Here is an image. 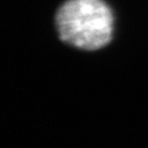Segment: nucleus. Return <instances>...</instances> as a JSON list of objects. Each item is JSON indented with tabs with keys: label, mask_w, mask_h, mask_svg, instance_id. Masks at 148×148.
I'll list each match as a JSON object with an SVG mask.
<instances>
[{
	"label": "nucleus",
	"mask_w": 148,
	"mask_h": 148,
	"mask_svg": "<svg viewBox=\"0 0 148 148\" xmlns=\"http://www.w3.org/2000/svg\"><path fill=\"white\" fill-rule=\"evenodd\" d=\"M60 39L82 50H98L112 40L113 13L104 0H66L57 10Z\"/></svg>",
	"instance_id": "obj_1"
}]
</instances>
